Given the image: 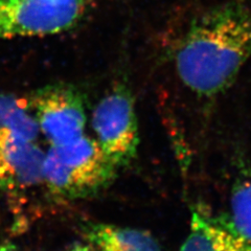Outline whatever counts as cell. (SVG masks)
Wrapping results in <instances>:
<instances>
[{"mask_svg":"<svg viewBox=\"0 0 251 251\" xmlns=\"http://www.w3.org/2000/svg\"><path fill=\"white\" fill-rule=\"evenodd\" d=\"M251 58V6L230 2L196 19L175 53L181 82L198 97L228 89Z\"/></svg>","mask_w":251,"mask_h":251,"instance_id":"obj_1","label":"cell"},{"mask_svg":"<svg viewBox=\"0 0 251 251\" xmlns=\"http://www.w3.org/2000/svg\"><path fill=\"white\" fill-rule=\"evenodd\" d=\"M117 170L97 139L84 134L45 152L42 185L60 200L83 199L105 188Z\"/></svg>","mask_w":251,"mask_h":251,"instance_id":"obj_2","label":"cell"},{"mask_svg":"<svg viewBox=\"0 0 251 251\" xmlns=\"http://www.w3.org/2000/svg\"><path fill=\"white\" fill-rule=\"evenodd\" d=\"M87 0H0V39L44 37L75 28Z\"/></svg>","mask_w":251,"mask_h":251,"instance_id":"obj_3","label":"cell"},{"mask_svg":"<svg viewBox=\"0 0 251 251\" xmlns=\"http://www.w3.org/2000/svg\"><path fill=\"white\" fill-rule=\"evenodd\" d=\"M91 125L101 150L120 169L136 155L139 131L134 99L127 86L117 85L93 110Z\"/></svg>","mask_w":251,"mask_h":251,"instance_id":"obj_4","label":"cell"},{"mask_svg":"<svg viewBox=\"0 0 251 251\" xmlns=\"http://www.w3.org/2000/svg\"><path fill=\"white\" fill-rule=\"evenodd\" d=\"M29 103L39 130L50 146L67 144L85 134L83 97L73 86H45L31 96Z\"/></svg>","mask_w":251,"mask_h":251,"instance_id":"obj_5","label":"cell"},{"mask_svg":"<svg viewBox=\"0 0 251 251\" xmlns=\"http://www.w3.org/2000/svg\"><path fill=\"white\" fill-rule=\"evenodd\" d=\"M44 155L37 143L0 134V190L17 197L42 185Z\"/></svg>","mask_w":251,"mask_h":251,"instance_id":"obj_6","label":"cell"},{"mask_svg":"<svg viewBox=\"0 0 251 251\" xmlns=\"http://www.w3.org/2000/svg\"><path fill=\"white\" fill-rule=\"evenodd\" d=\"M65 251H163L154 235L145 229L109 223L86 225Z\"/></svg>","mask_w":251,"mask_h":251,"instance_id":"obj_7","label":"cell"},{"mask_svg":"<svg viewBox=\"0 0 251 251\" xmlns=\"http://www.w3.org/2000/svg\"><path fill=\"white\" fill-rule=\"evenodd\" d=\"M180 251H251L228 220L215 218L201 206L194 208Z\"/></svg>","mask_w":251,"mask_h":251,"instance_id":"obj_8","label":"cell"},{"mask_svg":"<svg viewBox=\"0 0 251 251\" xmlns=\"http://www.w3.org/2000/svg\"><path fill=\"white\" fill-rule=\"evenodd\" d=\"M0 134H9L37 143L39 130L29 99L0 94Z\"/></svg>","mask_w":251,"mask_h":251,"instance_id":"obj_9","label":"cell"},{"mask_svg":"<svg viewBox=\"0 0 251 251\" xmlns=\"http://www.w3.org/2000/svg\"><path fill=\"white\" fill-rule=\"evenodd\" d=\"M228 222L251 249V172L240 176L232 187Z\"/></svg>","mask_w":251,"mask_h":251,"instance_id":"obj_10","label":"cell"},{"mask_svg":"<svg viewBox=\"0 0 251 251\" xmlns=\"http://www.w3.org/2000/svg\"><path fill=\"white\" fill-rule=\"evenodd\" d=\"M0 251H26L13 243H0Z\"/></svg>","mask_w":251,"mask_h":251,"instance_id":"obj_11","label":"cell"}]
</instances>
